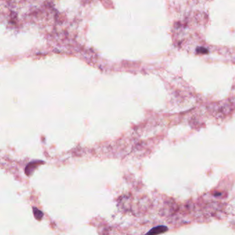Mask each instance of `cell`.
Returning a JSON list of instances; mask_svg holds the SVG:
<instances>
[{
	"instance_id": "cell-1",
	"label": "cell",
	"mask_w": 235,
	"mask_h": 235,
	"mask_svg": "<svg viewBox=\"0 0 235 235\" xmlns=\"http://www.w3.org/2000/svg\"><path fill=\"white\" fill-rule=\"evenodd\" d=\"M164 230H166V228H164V227L163 226H159L158 227V228H155L153 229L152 230H151L147 234V235H156V234H158L160 233H162V232H164Z\"/></svg>"
}]
</instances>
